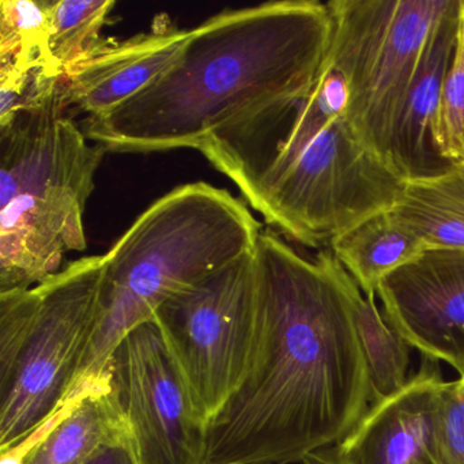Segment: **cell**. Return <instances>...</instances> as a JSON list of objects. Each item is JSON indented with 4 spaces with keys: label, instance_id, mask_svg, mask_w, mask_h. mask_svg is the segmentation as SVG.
<instances>
[{
    "label": "cell",
    "instance_id": "obj_6",
    "mask_svg": "<svg viewBox=\"0 0 464 464\" xmlns=\"http://www.w3.org/2000/svg\"><path fill=\"white\" fill-rule=\"evenodd\" d=\"M236 187L270 227L320 248L392 210L404 181L358 140L341 115L300 150Z\"/></svg>",
    "mask_w": 464,
    "mask_h": 464
},
{
    "label": "cell",
    "instance_id": "obj_8",
    "mask_svg": "<svg viewBox=\"0 0 464 464\" xmlns=\"http://www.w3.org/2000/svg\"><path fill=\"white\" fill-rule=\"evenodd\" d=\"M254 251L170 298L153 317L206 429L237 392L256 353Z\"/></svg>",
    "mask_w": 464,
    "mask_h": 464
},
{
    "label": "cell",
    "instance_id": "obj_14",
    "mask_svg": "<svg viewBox=\"0 0 464 464\" xmlns=\"http://www.w3.org/2000/svg\"><path fill=\"white\" fill-rule=\"evenodd\" d=\"M459 6L460 0H455L431 32L396 127L392 167L403 181L431 178L452 167L437 151L433 126L455 50Z\"/></svg>",
    "mask_w": 464,
    "mask_h": 464
},
{
    "label": "cell",
    "instance_id": "obj_9",
    "mask_svg": "<svg viewBox=\"0 0 464 464\" xmlns=\"http://www.w3.org/2000/svg\"><path fill=\"white\" fill-rule=\"evenodd\" d=\"M108 368L142 464H203L208 429L154 320L121 339Z\"/></svg>",
    "mask_w": 464,
    "mask_h": 464
},
{
    "label": "cell",
    "instance_id": "obj_24",
    "mask_svg": "<svg viewBox=\"0 0 464 464\" xmlns=\"http://www.w3.org/2000/svg\"><path fill=\"white\" fill-rule=\"evenodd\" d=\"M456 167H458L459 169H460V172L463 173L464 176V161L460 162V164H456Z\"/></svg>",
    "mask_w": 464,
    "mask_h": 464
},
{
    "label": "cell",
    "instance_id": "obj_4",
    "mask_svg": "<svg viewBox=\"0 0 464 464\" xmlns=\"http://www.w3.org/2000/svg\"><path fill=\"white\" fill-rule=\"evenodd\" d=\"M108 153L69 115L63 82L0 121V293L31 289L88 246L85 217Z\"/></svg>",
    "mask_w": 464,
    "mask_h": 464
},
{
    "label": "cell",
    "instance_id": "obj_19",
    "mask_svg": "<svg viewBox=\"0 0 464 464\" xmlns=\"http://www.w3.org/2000/svg\"><path fill=\"white\" fill-rule=\"evenodd\" d=\"M113 0H51L50 50L64 78L105 43Z\"/></svg>",
    "mask_w": 464,
    "mask_h": 464
},
{
    "label": "cell",
    "instance_id": "obj_3",
    "mask_svg": "<svg viewBox=\"0 0 464 464\" xmlns=\"http://www.w3.org/2000/svg\"><path fill=\"white\" fill-rule=\"evenodd\" d=\"M262 230L243 200L205 181L146 208L102 255V314L74 390L104 376L121 339L167 301L251 252Z\"/></svg>",
    "mask_w": 464,
    "mask_h": 464
},
{
    "label": "cell",
    "instance_id": "obj_23",
    "mask_svg": "<svg viewBox=\"0 0 464 464\" xmlns=\"http://www.w3.org/2000/svg\"><path fill=\"white\" fill-rule=\"evenodd\" d=\"M298 464H347L343 459L339 456L335 447L323 448V450H314L304 456Z\"/></svg>",
    "mask_w": 464,
    "mask_h": 464
},
{
    "label": "cell",
    "instance_id": "obj_2",
    "mask_svg": "<svg viewBox=\"0 0 464 464\" xmlns=\"http://www.w3.org/2000/svg\"><path fill=\"white\" fill-rule=\"evenodd\" d=\"M333 37L328 2L224 10L191 29L180 58L156 83L107 115L86 118L81 129L116 153L198 150L218 130L308 97Z\"/></svg>",
    "mask_w": 464,
    "mask_h": 464
},
{
    "label": "cell",
    "instance_id": "obj_22",
    "mask_svg": "<svg viewBox=\"0 0 464 464\" xmlns=\"http://www.w3.org/2000/svg\"><path fill=\"white\" fill-rule=\"evenodd\" d=\"M83 464H142L131 425L111 437Z\"/></svg>",
    "mask_w": 464,
    "mask_h": 464
},
{
    "label": "cell",
    "instance_id": "obj_17",
    "mask_svg": "<svg viewBox=\"0 0 464 464\" xmlns=\"http://www.w3.org/2000/svg\"><path fill=\"white\" fill-rule=\"evenodd\" d=\"M51 0L0 2V78L62 81L50 50Z\"/></svg>",
    "mask_w": 464,
    "mask_h": 464
},
{
    "label": "cell",
    "instance_id": "obj_11",
    "mask_svg": "<svg viewBox=\"0 0 464 464\" xmlns=\"http://www.w3.org/2000/svg\"><path fill=\"white\" fill-rule=\"evenodd\" d=\"M191 29L161 15L148 34L104 44L63 81L67 110L88 118L107 115L169 72L183 53Z\"/></svg>",
    "mask_w": 464,
    "mask_h": 464
},
{
    "label": "cell",
    "instance_id": "obj_18",
    "mask_svg": "<svg viewBox=\"0 0 464 464\" xmlns=\"http://www.w3.org/2000/svg\"><path fill=\"white\" fill-rule=\"evenodd\" d=\"M353 317L365 357L372 403L401 391L409 382L410 346L387 322L376 305V295L353 286Z\"/></svg>",
    "mask_w": 464,
    "mask_h": 464
},
{
    "label": "cell",
    "instance_id": "obj_16",
    "mask_svg": "<svg viewBox=\"0 0 464 464\" xmlns=\"http://www.w3.org/2000/svg\"><path fill=\"white\" fill-rule=\"evenodd\" d=\"M393 216L428 249L464 251V176L456 165L431 178L404 181Z\"/></svg>",
    "mask_w": 464,
    "mask_h": 464
},
{
    "label": "cell",
    "instance_id": "obj_20",
    "mask_svg": "<svg viewBox=\"0 0 464 464\" xmlns=\"http://www.w3.org/2000/svg\"><path fill=\"white\" fill-rule=\"evenodd\" d=\"M433 140L440 157L448 164L464 161V0L459 6L455 50L442 86Z\"/></svg>",
    "mask_w": 464,
    "mask_h": 464
},
{
    "label": "cell",
    "instance_id": "obj_21",
    "mask_svg": "<svg viewBox=\"0 0 464 464\" xmlns=\"http://www.w3.org/2000/svg\"><path fill=\"white\" fill-rule=\"evenodd\" d=\"M433 464H464V376L445 382L437 399L431 434Z\"/></svg>",
    "mask_w": 464,
    "mask_h": 464
},
{
    "label": "cell",
    "instance_id": "obj_10",
    "mask_svg": "<svg viewBox=\"0 0 464 464\" xmlns=\"http://www.w3.org/2000/svg\"><path fill=\"white\" fill-rule=\"evenodd\" d=\"M376 295L412 349L464 376V251L428 249L382 279Z\"/></svg>",
    "mask_w": 464,
    "mask_h": 464
},
{
    "label": "cell",
    "instance_id": "obj_1",
    "mask_svg": "<svg viewBox=\"0 0 464 464\" xmlns=\"http://www.w3.org/2000/svg\"><path fill=\"white\" fill-rule=\"evenodd\" d=\"M259 334L237 392L208 425L203 464H293L335 447L372 404L353 317L354 279L330 252L274 230L255 246Z\"/></svg>",
    "mask_w": 464,
    "mask_h": 464
},
{
    "label": "cell",
    "instance_id": "obj_5",
    "mask_svg": "<svg viewBox=\"0 0 464 464\" xmlns=\"http://www.w3.org/2000/svg\"><path fill=\"white\" fill-rule=\"evenodd\" d=\"M102 255L31 289L0 293V452L20 444L74 392L102 314Z\"/></svg>",
    "mask_w": 464,
    "mask_h": 464
},
{
    "label": "cell",
    "instance_id": "obj_12",
    "mask_svg": "<svg viewBox=\"0 0 464 464\" xmlns=\"http://www.w3.org/2000/svg\"><path fill=\"white\" fill-rule=\"evenodd\" d=\"M444 382L437 361L423 357L407 384L373 401L354 430L335 445L339 456L347 464H433L434 411Z\"/></svg>",
    "mask_w": 464,
    "mask_h": 464
},
{
    "label": "cell",
    "instance_id": "obj_13",
    "mask_svg": "<svg viewBox=\"0 0 464 464\" xmlns=\"http://www.w3.org/2000/svg\"><path fill=\"white\" fill-rule=\"evenodd\" d=\"M127 426L108 371L85 380L50 420L20 444L2 450L0 464H83Z\"/></svg>",
    "mask_w": 464,
    "mask_h": 464
},
{
    "label": "cell",
    "instance_id": "obj_7",
    "mask_svg": "<svg viewBox=\"0 0 464 464\" xmlns=\"http://www.w3.org/2000/svg\"><path fill=\"white\" fill-rule=\"evenodd\" d=\"M453 2H328L334 17L328 63L346 81L347 123L358 140L392 169L399 119L431 32Z\"/></svg>",
    "mask_w": 464,
    "mask_h": 464
},
{
    "label": "cell",
    "instance_id": "obj_15",
    "mask_svg": "<svg viewBox=\"0 0 464 464\" xmlns=\"http://www.w3.org/2000/svg\"><path fill=\"white\" fill-rule=\"evenodd\" d=\"M330 248L366 295H376L382 279L426 251L420 238L391 210L347 230Z\"/></svg>",
    "mask_w": 464,
    "mask_h": 464
}]
</instances>
